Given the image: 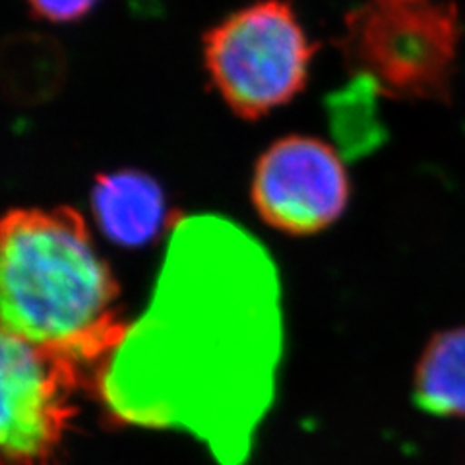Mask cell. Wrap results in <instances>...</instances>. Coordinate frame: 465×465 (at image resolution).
Wrapping results in <instances>:
<instances>
[{
	"mask_svg": "<svg viewBox=\"0 0 465 465\" xmlns=\"http://www.w3.org/2000/svg\"><path fill=\"white\" fill-rule=\"evenodd\" d=\"M282 351V282L266 246L223 215H183L148 309L94 371V388L119 423L186 432L220 465H244Z\"/></svg>",
	"mask_w": 465,
	"mask_h": 465,
	"instance_id": "obj_1",
	"label": "cell"
},
{
	"mask_svg": "<svg viewBox=\"0 0 465 465\" xmlns=\"http://www.w3.org/2000/svg\"><path fill=\"white\" fill-rule=\"evenodd\" d=\"M3 330L97 369L123 340L119 283L80 212L14 208L0 225Z\"/></svg>",
	"mask_w": 465,
	"mask_h": 465,
	"instance_id": "obj_2",
	"label": "cell"
},
{
	"mask_svg": "<svg viewBox=\"0 0 465 465\" xmlns=\"http://www.w3.org/2000/svg\"><path fill=\"white\" fill-rule=\"evenodd\" d=\"M458 14L434 0H365L349 10L336 45L351 76L381 95L448 97L458 49Z\"/></svg>",
	"mask_w": 465,
	"mask_h": 465,
	"instance_id": "obj_3",
	"label": "cell"
},
{
	"mask_svg": "<svg viewBox=\"0 0 465 465\" xmlns=\"http://www.w3.org/2000/svg\"><path fill=\"white\" fill-rule=\"evenodd\" d=\"M203 66L225 105L256 121L307 85L316 43L287 0H256L203 34Z\"/></svg>",
	"mask_w": 465,
	"mask_h": 465,
	"instance_id": "obj_4",
	"label": "cell"
},
{
	"mask_svg": "<svg viewBox=\"0 0 465 465\" xmlns=\"http://www.w3.org/2000/svg\"><path fill=\"white\" fill-rule=\"evenodd\" d=\"M82 369L3 330L0 448L6 465H51L63 444Z\"/></svg>",
	"mask_w": 465,
	"mask_h": 465,
	"instance_id": "obj_5",
	"label": "cell"
},
{
	"mask_svg": "<svg viewBox=\"0 0 465 465\" xmlns=\"http://www.w3.org/2000/svg\"><path fill=\"white\" fill-rule=\"evenodd\" d=\"M343 155L324 140L291 134L258 157L251 181L262 222L287 235H314L336 223L349 203Z\"/></svg>",
	"mask_w": 465,
	"mask_h": 465,
	"instance_id": "obj_6",
	"label": "cell"
},
{
	"mask_svg": "<svg viewBox=\"0 0 465 465\" xmlns=\"http://www.w3.org/2000/svg\"><path fill=\"white\" fill-rule=\"evenodd\" d=\"M92 213L105 239L121 249H143L179 220L162 184L140 169L99 173L92 186Z\"/></svg>",
	"mask_w": 465,
	"mask_h": 465,
	"instance_id": "obj_7",
	"label": "cell"
},
{
	"mask_svg": "<svg viewBox=\"0 0 465 465\" xmlns=\"http://www.w3.org/2000/svg\"><path fill=\"white\" fill-rule=\"evenodd\" d=\"M415 401L436 417H465V326L442 331L420 355Z\"/></svg>",
	"mask_w": 465,
	"mask_h": 465,
	"instance_id": "obj_8",
	"label": "cell"
},
{
	"mask_svg": "<svg viewBox=\"0 0 465 465\" xmlns=\"http://www.w3.org/2000/svg\"><path fill=\"white\" fill-rule=\"evenodd\" d=\"M378 95L381 92L372 82L351 76L343 90L328 97L331 133L343 157L367 155L384 142L386 133L376 111Z\"/></svg>",
	"mask_w": 465,
	"mask_h": 465,
	"instance_id": "obj_9",
	"label": "cell"
},
{
	"mask_svg": "<svg viewBox=\"0 0 465 465\" xmlns=\"http://www.w3.org/2000/svg\"><path fill=\"white\" fill-rule=\"evenodd\" d=\"M101 0H25L35 18L51 24H70L92 14Z\"/></svg>",
	"mask_w": 465,
	"mask_h": 465,
	"instance_id": "obj_10",
	"label": "cell"
}]
</instances>
